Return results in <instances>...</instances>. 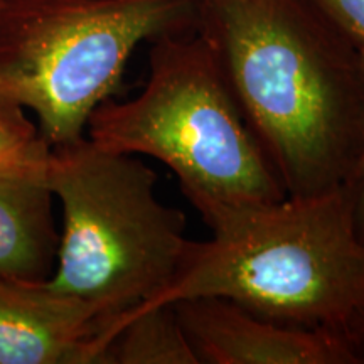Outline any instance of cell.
<instances>
[{
    "mask_svg": "<svg viewBox=\"0 0 364 364\" xmlns=\"http://www.w3.org/2000/svg\"><path fill=\"white\" fill-rule=\"evenodd\" d=\"M358 49L364 48V0H307Z\"/></svg>",
    "mask_w": 364,
    "mask_h": 364,
    "instance_id": "obj_11",
    "label": "cell"
},
{
    "mask_svg": "<svg viewBox=\"0 0 364 364\" xmlns=\"http://www.w3.org/2000/svg\"><path fill=\"white\" fill-rule=\"evenodd\" d=\"M46 186L61 204L49 285L83 300L112 327L171 285L188 247L186 216L157 198V174L139 156L88 136L51 150Z\"/></svg>",
    "mask_w": 364,
    "mask_h": 364,
    "instance_id": "obj_4",
    "label": "cell"
},
{
    "mask_svg": "<svg viewBox=\"0 0 364 364\" xmlns=\"http://www.w3.org/2000/svg\"><path fill=\"white\" fill-rule=\"evenodd\" d=\"M203 221L211 238L189 240L171 285L142 307L211 295L277 324L338 332L364 307V241L349 186Z\"/></svg>",
    "mask_w": 364,
    "mask_h": 364,
    "instance_id": "obj_2",
    "label": "cell"
},
{
    "mask_svg": "<svg viewBox=\"0 0 364 364\" xmlns=\"http://www.w3.org/2000/svg\"><path fill=\"white\" fill-rule=\"evenodd\" d=\"M196 27V0H0V100L51 147L78 142L140 44Z\"/></svg>",
    "mask_w": 364,
    "mask_h": 364,
    "instance_id": "obj_5",
    "label": "cell"
},
{
    "mask_svg": "<svg viewBox=\"0 0 364 364\" xmlns=\"http://www.w3.org/2000/svg\"><path fill=\"white\" fill-rule=\"evenodd\" d=\"M341 336L356 358V363H364V307L341 329Z\"/></svg>",
    "mask_w": 364,
    "mask_h": 364,
    "instance_id": "obj_13",
    "label": "cell"
},
{
    "mask_svg": "<svg viewBox=\"0 0 364 364\" xmlns=\"http://www.w3.org/2000/svg\"><path fill=\"white\" fill-rule=\"evenodd\" d=\"M359 56H361L363 70H364V48L359 49ZM349 189H351L353 204H354V220H356L358 233L364 241V144L359 154V159L354 167L353 177L349 181Z\"/></svg>",
    "mask_w": 364,
    "mask_h": 364,
    "instance_id": "obj_12",
    "label": "cell"
},
{
    "mask_svg": "<svg viewBox=\"0 0 364 364\" xmlns=\"http://www.w3.org/2000/svg\"><path fill=\"white\" fill-rule=\"evenodd\" d=\"M95 307L48 280L0 279V364H105Z\"/></svg>",
    "mask_w": 364,
    "mask_h": 364,
    "instance_id": "obj_7",
    "label": "cell"
},
{
    "mask_svg": "<svg viewBox=\"0 0 364 364\" xmlns=\"http://www.w3.org/2000/svg\"><path fill=\"white\" fill-rule=\"evenodd\" d=\"M51 144L19 105L0 100V179L44 182Z\"/></svg>",
    "mask_w": 364,
    "mask_h": 364,
    "instance_id": "obj_10",
    "label": "cell"
},
{
    "mask_svg": "<svg viewBox=\"0 0 364 364\" xmlns=\"http://www.w3.org/2000/svg\"><path fill=\"white\" fill-rule=\"evenodd\" d=\"M105 364H199L174 304L135 309L107 339Z\"/></svg>",
    "mask_w": 364,
    "mask_h": 364,
    "instance_id": "obj_9",
    "label": "cell"
},
{
    "mask_svg": "<svg viewBox=\"0 0 364 364\" xmlns=\"http://www.w3.org/2000/svg\"><path fill=\"white\" fill-rule=\"evenodd\" d=\"M172 304L199 364H358L338 331L277 324L211 295Z\"/></svg>",
    "mask_w": 364,
    "mask_h": 364,
    "instance_id": "obj_6",
    "label": "cell"
},
{
    "mask_svg": "<svg viewBox=\"0 0 364 364\" xmlns=\"http://www.w3.org/2000/svg\"><path fill=\"white\" fill-rule=\"evenodd\" d=\"M247 124L290 198L348 186L364 144L359 49L307 0H196Z\"/></svg>",
    "mask_w": 364,
    "mask_h": 364,
    "instance_id": "obj_1",
    "label": "cell"
},
{
    "mask_svg": "<svg viewBox=\"0 0 364 364\" xmlns=\"http://www.w3.org/2000/svg\"><path fill=\"white\" fill-rule=\"evenodd\" d=\"M53 199L44 182L0 179V279L53 275L59 247Z\"/></svg>",
    "mask_w": 364,
    "mask_h": 364,
    "instance_id": "obj_8",
    "label": "cell"
},
{
    "mask_svg": "<svg viewBox=\"0 0 364 364\" xmlns=\"http://www.w3.org/2000/svg\"><path fill=\"white\" fill-rule=\"evenodd\" d=\"M86 136L102 149L162 162L201 218L287 198L216 53L198 31L150 43L142 91L100 105Z\"/></svg>",
    "mask_w": 364,
    "mask_h": 364,
    "instance_id": "obj_3",
    "label": "cell"
}]
</instances>
